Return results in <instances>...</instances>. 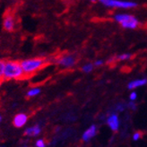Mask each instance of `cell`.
<instances>
[{
	"mask_svg": "<svg viewBox=\"0 0 147 147\" xmlns=\"http://www.w3.org/2000/svg\"><path fill=\"white\" fill-rule=\"evenodd\" d=\"M48 63L49 59L46 57H32L21 61V65L24 72L25 78H27L43 68Z\"/></svg>",
	"mask_w": 147,
	"mask_h": 147,
	"instance_id": "1",
	"label": "cell"
},
{
	"mask_svg": "<svg viewBox=\"0 0 147 147\" xmlns=\"http://www.w3.org/2000/svg\"><path fill=\"white\" fill-rule=\"evenodd\" d=\"M25 78L21 62L8 60L5 64L4 80H21Z\"/></svg>",
	"mask_w": 147,
	"mask_h": 147,
	"instance_id": "2",
	"label": "cell"
},
{
	"mask_svg": "<svg viewBox=\"0 0 147 147\" xmlns=\"http://www.w3.org/2000/svg\"><path fill=\"white\" fill-rule=\"evenodd\" d=\"M114 20L124 29H127V30H135L140 24V22L136 16L127 13H116L114 16Z\"/></svg>",
	"mask_w": 147,
	"mask_h": 147,
	"instance_id": "3",
	"label": "cell"
},
{
	"mask_svg": "<svg viewBox=\"0 0 147 147\" xmlns=\"http://www.w3.org/2000/svg\"><path fill=\"white\" fill-rule=\"evenodd\" d=\"M98 1L107 7L119 9H131L137 6V3L129 0H98Z\"/></svg>",
	"mask_w": 147,
	"mask_h": 147,
	"instance_id": "4",
	"label": "cell"
},
{
	"mask_svg": "<svg viewBox=\"0 0 147 147\" xmlns=\"http://www.w3.org/2000/svg\"><path fill=\"white\" fill-rule=\"evenodd\" d=\"M56 63L59 67L64 68L73 67L76 63V57L73 54H65L62 55L56 58Z\"/></svg>",
	"mask_w": 147,
	"mask_h": 147,
	"instance_id": "5",
	"label": "cell"
},
{
	"mask_svg": "<svg viewBox=\"0 0 147 147\" xmlns=\"http://www.w3.org/2000/svg\"><path fill=\"white\" fill-rule=\"evenodd\" d=\"M3 27L6 32H13L16 29V18L13 13H6L3 20Z\"/></svg>",
	"mask_w": 147,
	"mask_h": 147,
	"instance_id": "6",
	"label": "cell"
},
{
	"mask_svg": "<svg viewBox=\"0 0 147 147\" xmlns=\"http://www.w3.org/2000/svg\"><path fill=\"white\" fill-rule=\"evenodd\" d=\"M28 120V116L24 113H19L14 116L13 124L16 127H23L24 125L27 123Z\"/></svg>",
	"mask_w": 147,
	"mask_h": 147,
	"instance_id": "7",
	"label": "cell"
},
{
	"mask_svg": "<svg viewBox=\"0 0 147 147\" xmlns=\"http://www.w3.org/2000/svg\"><path fill=\"white\" fill-rule=\"evenodd\" d=\"M108 125L109 126V127L111 128V130L113 131H117L119 129V117H117L116 114H112L109 117L108 119Z\"/></svg>",
	"mask_w": 147,
	"mask_h": 147,
	"instance_id": "8",
	"label": "cell"
},
{
	"mask_svg": "<svg viewBox=\"0 0 147 147\" xmlns=\"http://www.w3.org/2000/svg\"><path fill=\"white\" fill-rule=\"evenodd\" d=\"M147 84V78H141V79H136L129 82L127 88L129 90H134L136 88L142 87L144 85Z\"/></svg>",
	"mask_w": 147,
	"mask_h": 147,
	"instance_id": "9",
	"label": "cell"
},
{
	"mask_svg": "<svg viewBox=\"0 0 147 147\" xmlns=\"http://www.w3.org/2000/svg\"><path fill=\"white\" fill-rule=\"evenodd\" d=\"M96 131H97V128H96V126H94V125H92V127H90L89 128H88L82 136V139L84 141V142H87L91 140V139L96 135Z\"/></svg>",
	"mask_w": 147,
	"mask_h": 147,
	"instance_id": "10",
	"label": "cell"
},
{
	"mask_svg": "<svg viewBox=\"0 0 147 147\" xmlns=\"http://www.w3.org/2000/svg\"><path fill=\"white\" fill-rule=\"evenodd\" d=\"M40 132H41L40 127L38 126V125H36V126L26 128V130L24 131V135L28 136H37L40 135Z\"/></svg>",
	"mask_w": 147,
	"mask_h": 147,
	"instance_id": "11",
	"label": "cell"
},
{
	"mask_svg": "<svg viewBox=\"0 0 147 147\" xmlns=\"http://www.w3.org/2000/svg\"><path fill=\"white\" fill-rule=\"evenodd\" d=\"M132 57V54L131 53H122L117 55L114 57H111L109 59V63L110 62H114V61H126V60H129Z\"/></svg>",
	"mask_w": 147,
	"mask_h": 147,
	"instance_id": "12",
	"label": "cell"
},
{
	"mask_svg": "<svg viewBox=\"0 0 147 147\" xmlns=\"http://www.w3.org/2000/svg\"><path fill=\"white\" fill-rule=\"evenodd\" d=\"M40 93V89L39 87H32L30 90L27 92V97H35L37 95H39Z\"/></svg>",
	"mask_w": 147,
	"mask_h": 147,
	"instance_id": "13",
	"label": "cell"
},
{
	"mask_svg": "<svg viewBox=\"0 0 147 147\" xmlns=\"http://www.w3.org/2000/svg\"><path fill=\"white\" fill-rule=\"evenodd\" d=\"M94 68V65L92 63H86L85 65H83V67H82V70L83 72L88 74V73H91Z\"/></svg>",
	"mask_w": 147,
	"mask_h": 147,
	"instance_id": "14",
	"label": "cell"
},
{
	"mask_svg": "<svg viewBox=\"0 0 147 147\" xmlns=\"http://www.w3.org/2000/svg\"><path fill=\"white\" fill-rule=\"evenodd\" d=\"M5 61L0 60V81L4 80V73H5Z\"/></svg>",
	"mask_w": 147,
	"mask_h": 147,
	"instance_id": "15",
	"label": "cell"
},
{
	"mask_svg": "<svg viewBox=\"0 0 147 147\" xmlns=\"http://www.w3.org/2000/svg\"><path fill=\"white\" fill-rule=\"evenodd\" d=\"M36 146L37 147H46V144H45V141L43 140V139H39L38 141L36 142Z\"/></svg>",
	"mask_w": 147,
	"mask_h": 147,
	"instance_id": "16",
	"label": "cell"
},
{
	"mask_svg": "<svg viewBox=\"0 0 147 147\" xmlns=\"http://www.w3.org/2000/svg\"><path fill=\"white\" fill-rule=\"evenodd\" d=\"M93 65H94V67H101V65H104V60H102V59H97L96 61L93 63Z\"/></svg>",
	"mask_w": 147,
	"mask_h": 147,
	"instance_id": "17",
	"label": "cell"
},
{
	"mask_svg": "<svg viewBox=\"0 0 147 147\" xmlns=\"http://www.w3.org/2000/svg\"><path fill=\"white\" fill-rule=\"evenodd\" d=\"M129 98H130V100H131V101H135V100H136V98H137V94H136V92H132L130 93Z\"/></svg>",
	"mask_w": 147,
	"mask_h": 147,
	"instance_id": "18",
	"label": "cell"
},
{
	"mask_svg": "<svg viewBox=\"0 0 147 147\" xmlns=\"http://www.w3.org/2000/svg\"><path fill=\"white\" fill-rule=\"evenodd\" d=\"M140 137H141L140 132H136V133H135V134L133 135V140H134V141H137Z\"/></svg>",
	"mask_w": 147,
	"mask_h": 147,
	"instance_id": "19",
	"label": "cell"
},
{
	"mask_svg": "<svg viewBox=\"0 0 147 147\" xmlns=\"http://www.w3.org/2000/svg\"><path fill=\"white\" fill-rule=\"evenodd\" d=\"M129 107L131 108V109H136V105H135V103H134V102L133 101H131L130 102V103H129Z\"/></svg>",
	"mask_w": 147,
	"mask_h": 147,
	"instance_id": "20",
	"label": "cell"
},
{
	"mask_svg": "<svg viewBox=\"0 0 147 147\" xmlns=\"http://www.w3.org/2000/svg\"><path fill=\"white\" fill-rule=\"evenodd\" d=\"M91 1H92V2H93V3H94V2H96V1H97V0H91Z\"/></svg>",
	"mask_w": 147,
	"mask_h": 147,
	"instance_id": "21",
	"label": "cell"
},
{
	"mask_svg": "<svg viewBox=\"0 0 147 147\" xmlns=\"http://www.w3.org/2000/svg\"><path fill=\"white\" fill-rule=\"evenodd\" d=\"M1 83H2V81H0V85H1Z\"/></svg>",
	"mask_w": 147,
	"mask_h": 147,
	"instance_id": "22",
	"label": "cell"
},
{
	"mask_svg": "<svg viewBox=\"0 0 147 147\" xmlns=\"http://www.w3.org/2000/svg\"><path fill=\"white\" fill-rule=\"evenodd\" d=\"M0 121H1V116H0Z\"/></svg>",
	"mask_w": 147,
	"mask_h": 147,
	"instance_id": "23",
	"label": "cell"
}]
</instances>
